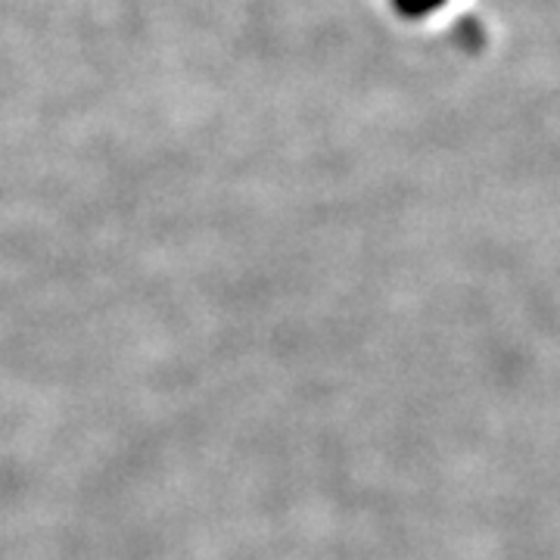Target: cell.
Masks as SVG:
<instances>
[{"label":"cell","mask_w":560,"mask_h":560,"mask_svg":"<svg viewBox=\"0 0 560 560\" xmlns=\"http://www.w3.org/2000/svg\"><path fill=\"white\" fill-rule=\"evenodd\" d=\"M393 3H396V10H399L401 16L420 20V16H430L433 10H440L445 0H393Z\"/></svg>","instance_id":"6da1fadb"}]
</instances>
